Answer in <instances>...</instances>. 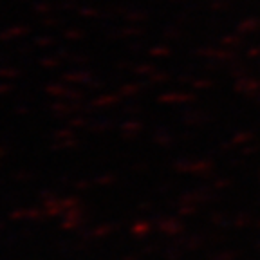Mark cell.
Segmentation results:
<instances>
[]
</instances>
